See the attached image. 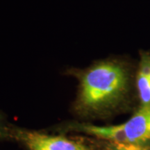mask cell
Instances as JSON below:
<instances>
[{
    "mask_svg": "<svg viewBox=\"0 0 150 150\" xmlns=\"http://www.w3.org/2000/svg\"><path fill=\"white\" fill-rule=\"evenodd\" d=\"M136 88L140 106H150V54H140L136 75Z\"/></svg>",
    "mask_w": 150,
    "mask_h": 150,
    "instance_id": "4",
    "label": "cell"
},
{
    "mask_svg": "<svg viewBox=\"0 0 150 150\" xmlns=\"http://www.w3.org/2000/svg\"><path fill=\"white\" fill-rule=\"evenodd\" d=\"M16 135L29 150H93L83 142L65 136L22 130L16 131Z\"/></svg>",
    "mask_w": 150,
    "mask_h": 150,
    "instance_id": "3",
    "label": "cell"
},
{
    "mask_svg": "<svg viewBox=\"0 0 150 150\" xmlns=\"http://www.w3.org/2000/svg\"><path fill=\"white\" fill-rule=\"evenodd\" d=\"M6 134L5 128L2 126V123H1V119L0 117V136H4Z\"/></svg>",
    "mask_w": 150,
    "mask_h": 150,
    "instance_id": "6",
    "label": "cell"
},
{
    "mask_svg": "<svg viewBox=\"0 0 150 150\" xmlns=\"http://www.w3.org/2000/svg\"><path fill=\"white\" fill-rule=\"evenodd\" d=\"M109 150H150L148 147L142 145H132V144L110 143L108 147Z\"/></svg>",
    "mask_w": 150,
    "mask_h": 150,
    "instance_id": "5",
    "label": "cell"
},
{
    "mask_svg": "<svg viewBox=\"0 0 150 150\" xmlns=\"http://www.w3.org/2000/svg\"><path fill=\"white\" fill-rule=\"evenodd\" d=\"M71 128L110 143L144 145L150 141V106H140L128 120L120 125L100 127L75 124Z\"/></svg>",
    "mask_w": 150,
    "mask_h": 150,
    "instance_id": "2",
    "label": "cell"
},
{
    "mask_svg": "<svg viewBox=\"0 0 150 150\" xmlns=\"http://www.w3.org/2000/svg\"><path fill=\"white\" fill-rule=\"evenodd\" d=\"M68 71L79 81L74 109L80 115L108 113L120 106L129 93L130 73L120 60H104L83 70Z\"/></svg>",
    "mask_w": 150,
    "mask_h": 150,
    "instance_id": "1",
    "label": "cell"
}]
</instances>
